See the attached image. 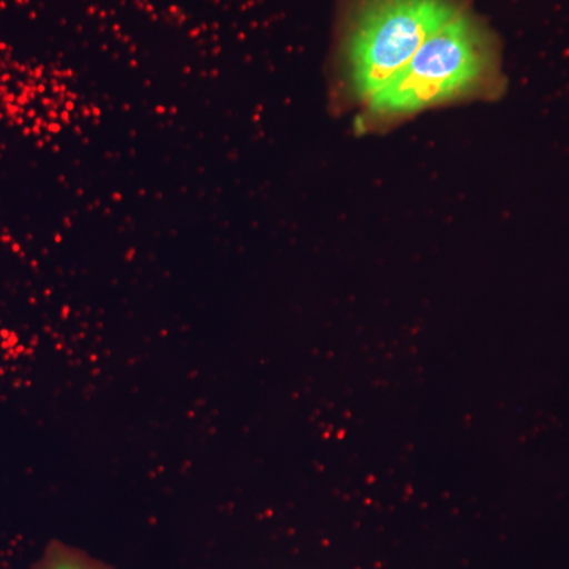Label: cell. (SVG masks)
Returning <instances> with one entry per match:
<instances>
[{
    "label": "cell",
    "instance_id": "1",
    "mask_svg": "<svg viewBox=\"0 0 569 569\" xmlns=\"http://www.w3.org/2000/svg\"><path fill=\"white\" fill-rule=\"evenodd\" d=\"M498 74L492 39L473 18L459 13L366 100L359 126L380 130L429 108L492 96Z\"/></svg>",
    "mask_w": 569,
    "mask_h": 569
},
{
    "label": "cell",
    "instance_id": "2",
    "mask_svg": "<svg viewBox=\"0 0 569 569\" xmlns=\"http://www.w3.org/2000/svg\"><path fill=\"white\" fill-rule=\"evenodd\" d=\"M460 13L451 0H361L342 51V92L366 102Z\"/></svg>",
    "mask_w": 569,
    "mask_h": 569
},
{
    "label": "cell",
    "instance_id": "3",
    "mask_svg": "<svg viewBox=\"0 0 569 569\" xmlns=\"http://www.w3.org/2000/svg\"><path fill=\"white\" fill-rule=\"evenodd\" d=\"M33 569H110L99 561L89 559L81 550L69 548L62 542H51Z\"/></svg>",
    "mask_w": 569,
    "mask_h": 569
}]
</instances>
